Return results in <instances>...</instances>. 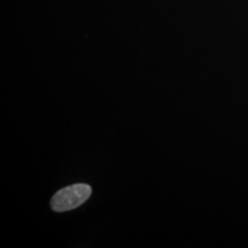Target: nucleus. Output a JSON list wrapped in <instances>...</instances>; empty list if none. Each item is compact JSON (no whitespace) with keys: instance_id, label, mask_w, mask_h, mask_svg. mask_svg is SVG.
I'll return each mask as SVG.
<instances>
[{"instance_id":"obj_1","label":"nucleus","mask_w":248,"mask_h":248,"mask_svg":"<svg viewBox=\"0 0 248 248\" xmlns=\"http://www.w3.org/2000/svg\"><path fill=\"white\" fill-rule=\"evenodd\" d=\"M92 193L88 184H74L65 186L53 195L51 200L52 210L56 213L71 211L85 203Z\"/></svg>"}]
</instances>
